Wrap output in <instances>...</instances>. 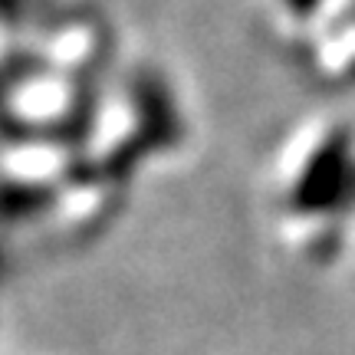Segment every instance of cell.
<instances>
[{
    "mask_svg": "<svg viewBox=\"0 0 355 355\" xmlns=\"http://www.w3.org/2000/svg\"><path fill=\"white\" fill-rule=\"evenodd\" d=\"M277 214L286 241L306 260L322 263L339 254L355 217V135L349 128L322 132L283 171Z\"/></svg>",
    "mask_w": 355,
    "mask_h": 355,
    "instance_id": "cell-1",
    "label": "cell"
}]
</instances>
